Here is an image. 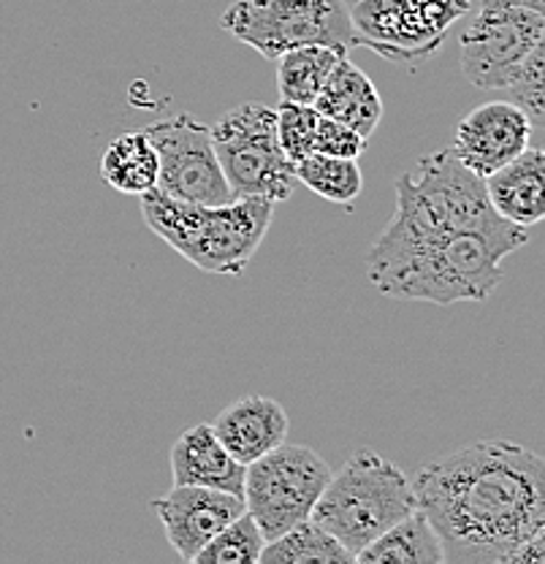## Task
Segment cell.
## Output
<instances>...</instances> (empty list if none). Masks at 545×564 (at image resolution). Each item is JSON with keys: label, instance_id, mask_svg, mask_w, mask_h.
<instances>
[{"label": "cell", "instance_id": "277c9868", "mask_svg": "<svg viewBox=\"0 0 545 564\" xmlns=\"http://www.w3.org/2000/svg\"><path fill=\"white\" fill-rule=\"evenodd\" d=\"M413 510V480L394 462L361 448L331 473L309 519L356 556Z\"/></svg>", "mask_w": 545, "mask_h": 564}, {"label": "cell", "instance_id": "3957f363", "mask_svg": "<svg viewBox=\"0 0 545 564\" xmlns=\"http://www.w3.org/2000/svg\"><path fill=\"white\" fill-rule=\"evenodd\" d=\"M139 198L146 228L155 237L201 272L228 278L248 269L274 217V202L263 196H233L226 204H190L152 187Z\"/></svg>", "mask_w": 545, "mask_h": 564}, {"label": "cell", "instance_id": "4316f807", "mask_svg": "<svg viewBox=\"0 0 545 564\" xmlns=\"http://www.w3.org/2000/svg\"><path fill=\"white\" fill-rule=\"evenodd\" d=\"M342 3H345V6H348V3H353V0H342Z\"/></svg>", "mask_w": 545, "mask_h": 564}, {"label": "cell", "instance_id": "9a60e30c", "mask_svg": "<svg viewBox=\"0 0 545 564\" xmlns=\"http://www.w3.org/2000/svg\"><path fill=\"white\" fill-rule=\"evenodd\" d=\"M172 478L174 484L204 486L242 497L244 464L222 448L212 423H196L172 445Z\"/></svg>", "mask_w": 545, "mask_h": 564}, {"label": "cell", "instance_id": "d6986e66", "mask_svg": "<svg viewBox=\"0 0 545 564\" xmlns=\"http://www.w3.org/2000/svg\"><path fill=\"white\" fill-rule=\"evenodd\" d=\"M339 57H345V52L324 44H304L283 52L277 57L280 98L313 106Z\"/></svg>", "mask_w": 545, "mask_h": 564}, {"label": "cell", "instance_id": "7402d4cb", "mask_svg": "<svg viewBox=\"0 0 545 564\" xmlns=\"http://www.w3.org/2000/svg\"><path fill=\"white\" fill-rule=\"evenodd\" d=\"M266 545L261 529L253 521V516L244 510L239 519L222 527L207 545L196 554V564H258L261 551Z\"/></svg>", "mask_w": 545, "mask_h": 564}, {"label": "cell", "instance_id": "cb8c5ba5", "mask_svg": "<svg viewBox=\"0 0 545 564\" xmlns=\"http://www.w3.org/2000/svg\"><path fill=\"white\" fill-rule=\"evenodd\" d=\"M318 120V109L309 104L283 101L277 106V139L291 163L302 161L304 155L313 152Z\"/></svg>", "mask_w": 545, "mask_h": 564}, {"label": "cell", "instance_id": "44dd1931", "mask_svg": "<svg viewBox=\"0 0 545 564\" xmlns=\"http://www.w3.org/2000/svg\"><path fill=\"white\" fill-rule=\"evenodd\" d=\"M293 174H296V182L307 185L315 196L331 204H342V207L356 204V198L363 191L361 166L353 158L309 152L302 161L293 163Z\"/></svg>", "mask_w": 545, "mask_h": 564}, {"label": "cell", "instance_id": "8992f818", "mask_svg": "<svg viewBox=\"0 0 545 564\" xmlns=\"http://www.w3.org/2000/svg\"><path fill=\"white\" fill-rule=\"evenodd\" d=\"M215 155L233 196H263L288 202L296 191L293 163L277 139V109L266 104H239L212 128Z\"/></svg>", "mask_w": 545, "mask_h": 564}, {"label": "cell", "instance_id": "6da1fadb", "mask_svg": "<svg viewBox=\"0 0 545 564\" xmlns=\"http://www.w3.org/2000/svg\"><path fill=\"white\" fill-rule=\"evenodd\" d=\"M394 193V217L367 256L369 282L391 299L486 302L505 278L502 261L530 242L526 228L497 215L483 176L461 166L450 147L421 158Z\"/></svg>", "mask_w": 545, "mask_h": 564}, {"label": "cell", "instance_id": "9c48e42d", "mask_svg": "<svg viewBox=\"0 0 545 564\" xmlns=\"http://www.w3.org/2000/svg\"><path fill=\"white\" fill-rule=\"evenodd\" d=\"M470 9L472 0H353L348 3V17L361 50L415 66L439 52L450 28L465 20Z\"/></svg>", "mask_w": 545, "mask_h": 564}, {"label": "cell", "instance_id": "7a4b0ae2", "mask_svg": "<svg viewBox=\"0 0 545 564\" xmlns=\"http://www.w3.org/2000/svg\"><path fill=\"white\" fill-rule=\"evenodd\" d=\"M413 491L445 564H510L545 532V462L510 440H478L439 458L415 475Z\"/></svg>", "mask_w": 545, "mask_h": 564}, {"label": "cell", "instance_id": "7c38bea8", "mask_svg": "<svg viewBox=\"0 0 545 564\" xmlns=\"http://www.w3.org/2000/svg\"><path fill=\"white\" fill-rule=\"evenodd\" d=\"M532 122L510 101H491L472 109L456 126L454 155L472 174L489 176L519 158L532 144Z\"/></svg>", "mask_w": 545, "mask_h": 564}, {"label": "cell", "instance_id": "5b68a950", "mask_svg": "<svg viewBox=\"0 0 545 564\" xmlns=\"http://www.w3.org/2000/svg\"><path fill=\"white\" fill-rule=\"evenodd\" d=\"M220 25L266 61L304 44L334 46L345 55L361 50L342 0H237Z\"/></svg>", "mask_w": 545, "mask_h": 564}, {"label": "cell", "instance_id": "5bb4252c", "mask_svg": "<svg viewBox=\"0 0 545 564\" xmlns=\"http://www.w3.org/2000/svg\"><path fill=\"white\" fill-rule=\"evenodd\" d=\"M486 196L500 217L521 228L537 226L545 217V152L530 144L519 158L483 176Z\"/></svg>", "mask_w": 545, "mask_h": 564}, {"label": "cell", "instance_id": "4fadbf2b", "mask_svg": "<svg viewBox=\"0 0 545 564\" xmlns=\"http://www.w3.org/2000/svg\"><path fill=\"white\" fill-rule=\"evenodd\" d=\"M288 426L291 421L283 404L263 393L237 399L212 423L222 448L244 467L283 445L288 437Z\"/></svg>", "mask_w": 545, "mask_h": 564}, {"label": "cell", "instance_id": "ffe728a7", "mask_svg": "<svg viewBox=\"0 0 545 564\" xmlns=\"http://www.w3.org/2000/svg\"><path fill=\"white\" fill-rule=\"evenodd\" d=\"M263 564H337V562H356V556L339 543L334 534H328L324 527L315 524L313 519L302 521L280 538L269 540L261 551Z\"/></svg>", "mask_w": 545, "mask_h": 564}, {"label": "cell", "instance_id": "ac0fdd59", "mask_svg": "<svg viewBox=\"0 0 545 564\" xmlns=\"http://www.w3.org/2000/svg\"><path fill=\"white\" fill-rule=\"evenodd\" d=\"M101 180L126 196H142L157 187V152L144 128L111 139L101 158Z\"/></svg>", "mask_w": 545, "mask_h": 564}, {"label": "cell", "instance_id": "30bf717a", "mask_svg": "<svg viewBox=\"0 0 545 564\" xmlns=\"http://www.w3.org/2000/svg\"><path fill=\"white\" fill-rule=\"evenodd\" d=\"M157 152V187L166 196L190 204H226L233 193L215 155L204 122L177 115L144 128Z\"/></svg>", "mask_w": 545, "mask_h": 564}, {"label": "cell", "instance_id": "2e32d148", "mask_svg": "<svg viewBox=\"0 0 545 564\" xmlns=\"http://www.w3.org/2000/svg\"><path fill=\"white\" fill-rule=\"evenodd\" d=\"M313 106L318 115L353 128L363 139L372 137L383 120V98L378 87L356 63H350L348 55L339 57Z\"/></svg>", "mask_w": 545, "mask_h": 564}, {"label": "cell", "instance_id": "d4e9b609", "mask_svg": "<svg viewBox=\"0 0 545 564\" xmlns=\"http://www.w3.org/2000/svg\"><path fill=\"white\" fill-rule=\"evenodd\" d=\"M367 141L361 133H356L353 128L342 126L337 120H328V117L320 115L318 131H315L313 152H324V155H337V158H353L359 161L367 150Z\"/></svg>", "mask_w": 545, "mask_h": 564}, {"label": "cell", "instance_id": "e0dca14e", "mask_svg": "<svg viewBox=\"0 0 545 564\" xmlns=\"http://www.w3.org/2000/svg\"><path fill=\"white\" fill-rule=\"evenodd\" d=\"M361 564H445L443 545L421 510H413L356 554Z\"/></svg>", "mask_w": 545, "mask_h": 564}, {"label": "cell", "instance_id": "52a82bcc", "mask_svg": "<svg viewBox=\"0 0 545 564\" xmlns=\"http://www.w3.org/2000/svg\"><path fill=\"white\" fill-rule=\"evenodd\" d=\"M328 478L331 467L318 451L283 443L244 467V510L269 543L313 516Z\"/></svg>", "mask_w": 545, "mask_h": 564}, {"label": "cell", "instance_id": "ba28073f", "mask_svg": "<svg viewBox=\"0 0 545 564\" xmlns=\"http://www.w3.org/2000/svg\"><path fill=\"white\" fill-rule=\"evenodd\" d=\"M545 41V0H480L461 33V70L480 90H502Z\"/></svg>", "mask_w": 545, "mask_h": 564}, {"label": "cell", "instance_id": "603a6c76", "mask_svg": "<svg viewBox=\"0 0 545 564\" xmlns=\"http://www.w3.org/2000/svg\"><path fill=\"white\" fill-rule=\"evenodd\" d=\"M508 101L519 106L532 122V131L541 133L545 122V41L526 55L513 79L502 87Z\"/></svg>", "mask_w": 545, "mask_h": 564}, {"label": "cell", "instance_id": "8fae6325", "mask_svg": "<svg viewBox=\"0 0 545 564\" xmlns=\"http://www.w3.org/2000/svg\"><path fill=\"white\" fill-rule=\"evenodd\" d=\"M150 508L161 519L168 545L179 560L193 562L222 527L244 513V499L220 489L174 484L172 491L152 499Z\"/></svg>", "mask_w": 545, "mask_h": 564}, {"label": "cell", "instance_id": "484cf974", "mask_svg": "<svg viewBox=\"0 0 545 564\" xmlns=\"http://www.w3.org/2000/svg\"><path fill=\"white\" fill-rule=\"evenodd\" d=\"M510 564H545V532L526 540V543L515 551Z\"/></svg>", "mask_w": 545, "mask_h": 564}]
</instances>
